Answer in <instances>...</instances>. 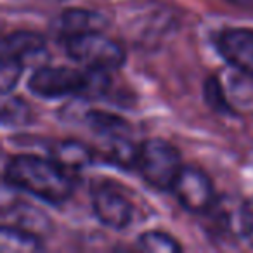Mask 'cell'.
Returning a JSON list of instances; mask_svg holds the SVG:
<instances>
[{"label": "cell", "instance_id": "cell-1", "mask_svg": "<svg viewBox=\"0 0 253 253\" xmlns=\"http://www.w3.org/2000/svg\"><path fill=\"white\" fill-rule=\"evenodd\" d=\"M5 182L47 203H63L73 194V180L52 158L33 155L12 156L5 165Z\"/></svg>", "mask_w": 253, "mask_h": 253}, {"label": "cell", "instance_id": "cell-12", "mask_svg": "<svg viewBox=\"0 0 253 253\" xmlns=\"http://www.w3.org/2000/svg\"><path fill=\"white\" fill-rule=\"evenodd\" d=\"M87 125L92 128V132L108 139V141L118 137H128V134H130V125L122 116L104 111L87 113Z\"/></svg>", "mask_w": 253, "mask_h": 253}, {"label": "cell", "instance_id": "cell-9", "mask_svg": "<svg viewBox=\"0 0 253 253\" xmlns=\"http://www.w3.org/2000/svg\"><path fill=\"white\" fill-rule=\"evenodd\" d=\"M106 25L108 23L101 14L87 9H66L56 19V30L63 40L80 33L102 32Z\"/></svg>", "mask_w": 253, "mask_h": 253}, {"label": "cell", "instance_id": "cell-15", "mask_svg": "<svg viewBox=\"0 0 253 253\" xmlns=\"http://www.w3.org/2000/svg\"><path fill=\"white\" fill-rule=\"evenodd\" d=\"M32 122V108L21 97H5L2 104L4 126H23Z\"/></svg>", "mask_w": 253, "mask_h": 253}, {"label": "cell", "instance_id": "cell-2", "mask_svg": "<svg viewBox=\"0 0 253 253\" xmlns=\"http://www.w3.org/2000/svg\"><path fill=\"white\" fill-rule=\"evenodd\" d=\"M135 169L148 186L158 191H172L184 165L179 149L172 142L165 139H148L139 144Z\"/></svg>", "mask_w": 253, "mask_h": 253}, {"label": "cell", "instance_id": "cell-16", "mask_svg": "<svg viewBox=\"0 0 253 253\" xmlns=\"http://www.w3.org/2000/svg\"><path fill=\"white\" fill-rule=\"evenodd\" d=\"M23 70H25V64L19 63L18 59L2 57V64H0V90L2 94L7 95L9 92L14 90L23 75Z\"/></svg>", "mask_w": 253, "mask_h": 253}, {"label": "cell", "instance_id": "cell-11", "mask_svg": "<svg viewBox=\"0 0 253 253\" xmlns=\"http://www.w3.org/2000/svg\"><path fill=\"white\" fill-rule=\"evenodd\" d=\"M42 248L39 234L21 227L2 224L0 229V250L2 253H33Z\"/></svg>", "mask_w": 253, "mask_h": 253}, {"label": "cell", "instance_id": "cell-3", "mask_svg": "<svg viewBox=\"0 0 253 253\" xmlns=\"http://www.w3.org/2000/svg\"><path fill=\"white\" fill-rule=\"evenodd\" d=\"M66 54L87 70L115 71L125 64V50L102 32H88L63 40Z\"/></svg>", "mask_w": 253, "mask_h": 253}, {"label": "cell", "instance_id": "cell-6", "mask_svg": "<svg viewBox=\"0 0 253 253\" xmlns=\"http://www.w3.org/2000/svg\"><path fill=\"white\" fill-rule=\"evenodd\" d=\"M92 208L99 222L115 231L126 229L134 218V205L130 200L111 187H101L95 191L92 196Z\"/></svg>", "mask_w": 253, "mask_h": 253}, {"label": "cell", "instance_id": "cell-4", "mask_svg": "<svg viewBox=\"0 0 253 253\" xmlns=\"http://www.w3.org/2000/svg\"><path fill=\"white\" fill-rule=\"evenodd\" d=\"M87 80V70L78 71L68 66H39L28 80V88L42 99L80 95Z\"/></svg>", "mask_w": 253, "mask_h": 253}, {"label": "cell", "instance_id": "cell-5", "mask_svg": "<svg viewBox=\"0 0 253 253\" xmlns=\"http://www.w3.org/2000/svg\"><path fill=\"white\" fill-rule=\"evenodd\" d=\"M172 193L179 205L189 213H205L217 201L210 177L196 167H184L173 182Z\"/></svg>", "mask_w": 253, "mask_h": 253}, {"label": "cell", "instance_id": "cell-17", "mask_svg": "<svg viewBox=\"0 0 253 253\" xmlns=\"http://www.w3.org/2000/svg\"><path fill=\"white\" fill-rule=\"evenodd\" d=\"M205 99H207V104H210L213 109L220 113L229 111V104L227 99L224 95V90H222V85L218 84V80L215 77L207 78L205 82Z\"/></svg>", "mask_w": 253, "mask_h": 253}, {"label": "cell", "instance_id": "cell-14", "mask_svg": "<svg viewBox=\"0 0 253 253\" xmlns=\"http://www.w3.org/2000/svg\"><path fill=\"white\" fill-rule=\"evenodd\" d=\"M137 245L151 253H175L182 250V245L173 236L162 231H146L137 238Z\"/></svg>", "mask_w": 253, "mask_h": 253}, {"label": "cell", "instance_id": "cell-10", "mask_svg": "<svg viewBox=\"0 0 253 253\" xmlns=\"http://www.w3.org/2000/svg\"><path fill=\"white\" fill-rule=\"evenodd\" d=\"M50 158L56 163H59L64 170L68 172H80L85 167H88L92 163V155L90 148L78 141H61L52 148Z\"/></svg>", "mask_w": 253, "mask_h": 253}, {"label": "cell", "instance_id": "cell-7", "mask_svg": "<svg viewBox=\"0 0 253 253\" xmlns=\"http://www.w3.org/2000/svg\"><path fill=\"white\" fill-rule=\"evenodd\" d=\"M217 50L232 68L253 78V30H224L217 39Z\"/></svg>", "mask_w": 253, "mask_h": 253}, {"label": "cell", "instance_id": "cell-8", "mask_svg": "<svg viewBox=\"0 0 253 253\" xmlns=\"http://www.w3.org/2000/svg\"><path fill=\"white\" fill-rule=\"evenodd\" d=\"M45 56V39L35 32H14L2 42V57H12L19 63H33Z\"/></svg>", "mask_w": 253, "mask_h": 253}, {"label": "cell", "instance_id": "cell-13", "mask_svg": "<svg viewBox=\"0 0 253 253\" xmlns=\"http://www.w3.org/2000/svg\"><path fill=\"white\" fill-rule=\"evenodd\" d=\"M4 224L21 227L25 231L33 232V234H39L40 229L49 227V220L45 215L40 213L37 208L26 207V205H19V207H12L11 210H5Z\"/></svg>", "mask_w": 253, "mask_h": 253}]
</instances>
